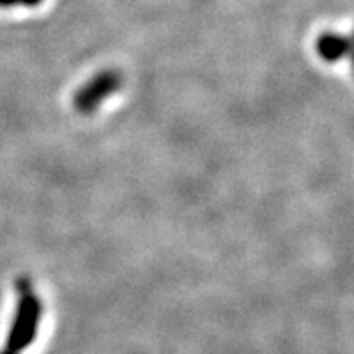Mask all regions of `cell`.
<instances>
[{"label": "cell", "instance_id": "obj_4", "mask_svg": "<svg viewBox=\"0 0 354 354\" xmlns=\"http://www.w3.org/2000/svg\"><path fill=\"white\" fill-rule=\"evenodd\" d=\"M44 0H0V8H15V6H26V8H35Z\"/></svg>", "mask_w": 354, "mask_h": 354}, {"label": "cell", "instance_id": "obj_2", "mask_svg": "<svg viewBox=\"0 0 354 354\" xmlns=\"http://www.w3.org/2000/svg\"><path fill=\"white\" fill-rule=\"evenodd\" d=\"M122 86V74L117 71H103L95 74L74 95V108L81 115H90L108 95Z\"/></svg>", "mask_w": 354, "mask_h": 354}, {"label": "cell", "instance_id": "obj_6", "mask_svg": "<svg viewBox=\"0 0 354 354\" xmlns=\"http://www.w3.org/2000/svg\"><path fill=\"white\" fill-rule=\"evenodd\" d=\"M0 354H13V353H8V351H2V353Z\"/></svg>", "mask_w": 354, "mask_h": 354}, {"label": "cell", "instance_id": "obj_1", "mask_svg": "<svg viewBox=\"0 0 354 354\" xmlns=\"http://www.w3.org/2000/svg\"><path fill=\"white\" fill-rule=\"evenodd\" d=\"M17 288L20 292V301H18L17 315L9 331L8 349H6L13 354H18L29 344H32L41 319V302L32 290L31 281L22 277L17 283Z\"/></svg>", "mask_w": 354, "mask_h": 354}, {"label": "cell", "instance_id": "obj_5", "mask_svg": "<svg viewBox=\"0 0 354 354\" xmlns=\"http://www.w3.org/2000/svg\"><path fill=\"white\" fill-rule=\"evenodd\" d=\"M349 58H351V63H353V72H354V47H353V49H351Z\"/></svg>", "mask_w": 354, "mask_h": 354}, {"label": "cell", "instance_id": "obj_3", "mask_svg": "<svg viewBox=\"0 0 354 354\" xmlns=\"http://www.w3.org/2000/svg\"><path fill=\"white\" fill-rule=\"evenodd\" d=\"M353 47L354 38H349V36L333 31L322 32V35L317 36V41H315L317 54H319L324 62L328 63H337L340 59L347 58Z\"/></svg>", "mask_w": 354, "mask_h": 354}]
</instances>
